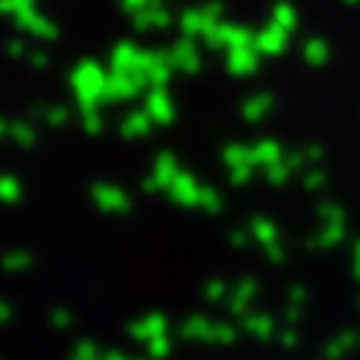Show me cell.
I'll use <instances>...</instances> for the list:
<instances>
[{
	"instance_id": "e0dca14e",
	"label": "cell",
	"mask_w": 360,
	"mask_h": 360,
	"mask_svg": "<svg viewBox=\"0 0 360 360\" xmlns=\"http://www.w3.org/2000/svg\"><path fill=\"white\" fill-rule=\"evenodd\" d=\"M290 176H292V167L284 159L278 165H269L266 167V182L269 185H284V182H290Z\"/></svg>"
},
{
	"instance_id": "d590c367",
	"label": "cell",
	"mask_w": 360,
	"mask_h": 360,
	"mask_svg": "<svg viewBox=\"0 0 360 360\" xmlns=\"http://www.w3.org/2000/svg\"><path fill=\"white\" fill-rule=\"evenodd\" d=\"M352 258H354V278H360V241L354 244V255Z\"/></svg>"
},
{
	"instance_id": "5b68a950",
	"label": "cell",
	"mask_w": 360,
	"mask_h": 360,
	"mask_svg": "<svg viewBox=\"0 0 360 360\" xmlns=\"http://www.w3.org/2000/svg\"><path fill=\"white\" fill-rule=\"evenodd\" d=\"M241 326L250 335H255L258 340H269V338H273V332H276V321L269 315H264V312H247L241 318Z\"/></svg>"
},
{
	"instance_id": "8fae6325",
	"label": "cell",
	"mask_w": 360,
	"mask_h": 360,
	"mask_svg": "<svg viewBox=\"0 0 360 360\" xmlns=\"http://www.w3.org/2000/svg\"><path fill=\"white\" fill-rule=\"evenodd\" d=\"M354 343H357V332H340L326 343V357L329 360H340L349 349H354Z\"/></svg>"
},
{
	"instance_id": "2e32d148",
	"label": "cell",
	"mask_w": 360,
	"mask_h": 360,
	"mask_svg": "<svg viewBox=\"0 0 360 360\" xmlns=\"http://www.w3.org/2000/svg\"><path fill=\"white\" fill-rule=\"evenodd\" d=\"M318 216H321L326 224H343V219H346L343 207L335 205V202H321V205H318Z\"/></svg>"
},
{
	"instance_id": "e575fe53",
	"label": "cell",
	"mask_w": 360,
	"mask_h": 360,
	"mask_svg": "<svg viewBox=\"0 0 360 360\" xmlns=\"http://www.w3.org/2000/svg\"><path fill=\"white\" fill-rule=\"evenodd\" d=\"M287 321H290V323L301 321V307H292V304H290V307H287Z\"/></svg>"
},
{
	"instance_id": "4fadbf2b",
	"label": "cell",
	"mask_w": 360,
	"mask_h": 360,
	"mask_svg": "<svg viewBox=\"0 0 360 360\" xmlns=\"http://www.w3.org/2000/svg\"><path fill=\"white\" fill-rule=\"evenodd\" d=\"M224 162L233 167H241V165H252V148H241V145H230L224 150Z\"/></svg>"
},
{
	"instance_id": "1f68e13d",
	"label": "cell",
	"mask_w": 360,
	"mask_h": 360,
	"mask_svg": "<svg viewBox=\"0 0 360 360\" xmlns=\"http://www.w3.org/2000/svg\"><path fill=\"white\" fill-rule=\"evenodd\" d=\"M142 191H145V193H159L162 188H159V182H156L153 176H145V182H142Z\"/></svg>"
},
{
	"instance_id": "603a6c76",
	"label": "cell",
	"mask_w": 360,
	"mask_h": 360,
	"mask_svg": "<svg viewBox=\"0 0 360 360\" xmlns=\"http://www.w3.org/2000/svg\"><path fill=\"white\" fill-rule=\"evenodd\" d=\"M326 185V173L323 170H309L307 176H304V188L307 191H321Z\"/></svg>"
},
{
	"instance_id": "cb8c5ba5",
	"label": "cell",
	"mask_w": 360,
	"mask_h": 360,
	"mask_svg": "<svg viewBox=\"0 0 360 360\" xmlns=\"http://www.w3.org/2000/svg\"><path fill=\"white\" fill-rule=\"evenodd\" d=\"M150 114H153L159 122H170V108H167V103L159 100V97L150 100Z\"/></svg>"
},
{
	"instance_id": "4316f807",
	"label": "cell",
	"mask_w": 360,
	"mask_h": 360,
	"mask_svg": "<svg viewBox=\"0 0 360 360\" xmlns=\"http://www.w3.org/2000/svg\"><path fill=\"white\" fill-rule=\"evenodd\" d=\"M145 128H148V122H145L142 117H131V120L125 122V136H136V134H145Z\"/></svg>"
},
{
	"instance_id": "7c38bea8",
	"label": "cell",
	"mask_w": 360,
	"mask_h": 360,
	"mask_svg": "<svg viewBox=\"0 0 360 360\" xmlns=\"http://www.w3.org/2000/svg\"><path fill=\"white\" fill-rule=\"evenodd\" d=\"M0 199H4L6 205H15L23 199V185L18 182L15 176H4L0 179Z\"/></svg>"
},
{
	"instance_id": "52a82bcc",
	"label": "cell",
	"mask_w": 360,
	"mask_h": 360,
	"mask_svg": "<svg viewBox=\"0 0 360 360\" xmlns=\"http://www.w3.org/2000/svg\"><path fill=\"white\" fill-rule=\"evenodd\" d=\"M210 335H213V323L205 315H191L182 323V338L185 340H210Z\"/></svg>"
},
{
	"instance_id": "7402d4cb",
	"label": "cell",
	"mask_w": 360,
	"mask_h": 360,
	"mask_svg": "<svg viewBox=\"0 0 360 360\" xmlns=\"http://www.w3.org/2000/svg\"><path fill=\"white\" fill-rule=\"evenodd\" d=\"M250 179H252V165H241V167H233V170H230V182H233L236 188L247 185Z\"/></svg>"
},
{
	"instance_id": "30bf717a",
	"label": "cell",
	"mask_w": 360,
	"mask_h": 360,
	"mask_svg": "<svg viewBox=\"0 0 360 360\" xmlns=\"http://www.w3.org/2000/svg\"><path fill=\"white\" fill-rule=\"evenodd\" d=\"M343 238H346V227H343V224H323V230L309 238V247H312V250H315V247H335V244H340Z\"/></svg>"
},
{
	"instance_id": "836d02e7",
	"label": "cell",
	"mask_w": 360,
	"mask_h": 360,
	"mask_svg": "<svg viewBox=\"0 0 360 360\" xmlns=\"http://www.w3.org/2000/svg\"><path fill=\"white\" fill-rule=\"evenodd\" d=\"M284 162H287V165L292 167V173H295V170L301 167V162H304V156H298V153H290V156H284Z\"/></svg>"
},
{
	"instance_id": "ba28073f",
	"label": "cell",
	"mask_w": 360,
	"mask_h": 360,
	"mask_svg": "<svg viewBox=\"0 0 360 360\" xmlns=\"http://www.w3.org/2000/svg\"><path fill=\"white\" fill-rule=\"evenodd\" d=\"M284 156H281V148L276 145V142H258L255 148H252V165H261L264 170L269 167V165H278Z\"/></svg>"
},
{
	"instance_id": "6da1fadb",
	"label": "cell",
	"mask_w": 360,
	"mask_h": 360,
	"mask_svg": "<svg viewBox=\"0 0 360 360\" xmlns=\"http://www.w3.org/2000/svg\"><path fill=\"white\" fill-rule=\"evenodd\" d=\"M91 199H94V205L103 210V213H128L131 210V199H128V193L122 191V188H117V185H105V182H97V185H91Z\"/></svg>"
},
{
	"instance_id": "f546056e",
	"label": "cell",
	"mask_w": 360,
	"mask_h": 360,
	"mask_svg": "<svg viewBox=\"0 0 360 360\" xmlns=\"http://www.w3.org/2000/svg\"><path fill=\"white\" fill-rule=\"evenodd\" d=\"M278 340H281L284 349H295V346H298V332H295V329H284Z\"/></svg>"
},
{
	"instance_id": "4dcf8cb0",
	"label": "cell",
	"mask_w": 360,
	"mask_h": 360,
	"mask_svg": "<svg viewBox=\"0 0 360 360\" xmlns=\"http://www.w3.org/2000/svg\"><path fill=\"white\" fill-rule=\"evenodd\" d=\"M15 136H18V142H20V145H32V142H34V134H32L29 128H18V131H15Z\"/></svg>"
},
{
	"instance_id": "ffe728a7",
	"label": "cell",
	"mask_w": 360,
	"mask_h": 360,
	"mask_svg": "<svg viewBox=\"0 0 360 360\" xmlns=\"http://www.w3.org/2000/svg\"><path fill=\"white\" fill-rule=\"evenodd\" d=\"M68 360H100L97 343H91V340H79V343L74 346V352H71Z\"/></svg>"
},
{
	"instance_id": "60d3db41",
	"label": "cell",
	"mask_w": 360,
	"mask_h": 360,
	"mask_svg": "<svg viewBox=\"0 0 360 360\" xmlns=\"http://www.w3.org/2000/svg\"><path fill=\"white\" fill-rule=\"evenodd\" d=\"M100 360H103V357H100Z\"/></svg>"
},
{
	"instance_id": "8d00e7d4",
	"label": "cell",
	"mask_w": 360,
	"mask_h": 360,
	"mask_svg": "<svg viewBox=\"0 0 360 360\" xmlns=\"http://www.w3.org/2000/svg\"><path fill=\"white\" fill-rule=\"evenodd\" d=\"M9 318H12V307L4 304V307H0V321H9Z\"/></svg>"
},
{
	"instance_id": "74e56055",
	"label": "cell",
	"mask_w": 360,
	"mask_h": 360,
	"mask_svg": "<svg viewBox=\"0 0 360 360\" xmlns=\"http://www.w3.org/2000/svg\"><path fill=\"white\" fill-rule=\"evenodd\" d=\"M103 360H128L122 352H108V354H103Z\"/></svg>"
},
{
	"instance_id": "d6a6232c",
	"label": "cell",
	"mask_w": 360,
	"mask_h": 360,
	"mask_svg": "<svg viewBox=\"0 0 360 360\" xmlns=\"http://www.w3.org/2000/svg\"><path fill=\"white\" fill-rule=\"evenodd\" d=\"M264 114V103H255V105H247V117L250 120H258Z\"/></svg>"
},
{
	"instance_id": "9c48e42d",
	"label": "cell",
	"mask_w": 360,
	"mask_h": 360,
	"mask_svg": "<svg viewBox=\"0 0 360 360\" xmlns=\"http://www.w3.org/2000/svg\"><path fill=\"white\" fill-rule=\"evenodd\" d=\"M250 233H252V238H255L261 247H266V244H276V241H278V227H276L273 221H269V219H264V216L252 219Z\"/></svg>"
},
{
	"instance_id": "ac0fdd59",
	"label": "cell",
	"mask_w": 360,
	"mask_h": 360,
	"mask_svg": "<svg viewBox=\"0 0 360 360\" xmlns=\"http://www.w3.org/2000/svg\"><path fill=\"white\" fill-rule=\"evenodd\" d=\"M202 292H205V298H207V301L219 304V301L230 298V292H233V290H227V284H224L221 278H213V281H207V284H205V290H202Z\"/></svg>"
},
{
	"instance_id": "8992f818",
	"label": "cell",
	"mask_w": 360,
	"mask_h": 360,
	"mask_svg": "<svg viewBox=\"0 0 360 360\" xmlns=\"http://www.w3.org/2000/svg\"><path fill=\"white\" fill-rule=\"evenodd\" d=\"M179 173H182V170H179L176 159H173L170 153H159V159H156V165H153V173H150V176L159 182V188H162V191H167Z\"/></svg>"
},
{
	"instance_id": "83f0119b",
	"label": "cell",
	"mask_w": 360,
	"mask_h": 360,
	"mask_svg": "<svg viewBox=\"0 0 360 360\" xmlns=\"http://www.w3.org/2000/svg\"><path fill=\"white\" fill-rule=\"evenodd\" d=\"M250 236H252L250 230H233V233H230V244L241 250V247H247V244H250Z\"/></svg>"
},
{
	"instance_id": "f1b7e54d",
	"label": "cell",
	"mask_w": 360,
	"mask_h": 360,
	"mask_svg": "<svg viewBox=\"0 0 360 360\" xmlns=\"http://www.w3.org/2000/svg\"><path fill=\"white\" fill-rule=\"evenodd\" d=\"M304 301H307V287H301V284L290 287V304H292V307H301Z\"/></svg>"
},
{
	"instance_id": "44dd1931",
	"label": "cell",
	"mask_w": 360,
	"mask_h": 360,
	"mask_svg": "<svg viewBox=\"0 0 360 360\" xmlns=\"http://www.w3.org/2000/svg\"><path fill=\"white\" fill-rule=\"evenodd\" d=\"M238 338L236 326L230 323H213V335H210V343H233Z\"/></svg>"
},
{
	"instance_id": "9a60e30c",
	"label": "cell",
	"mask_w": 360,
	"mask_h": 360,
	"mask_svg": "<svg viewBox=\"0 0 360 360\" xmlns=\"http://www.w3.org/2000/svg\"><path fill=\"white\" fill-rule=\"evenodd\" d=\"M199 207L205 210V213H221V207H224V202H221V196H219V191H213V188H202V199H199Z\"/></svg>"
},
{
	"instance_id": "d6986e66",
	"label": "cell",
	"mask_w": 360,
	"mask_h": 360,
	"mask_svg": "<svg viewBox=\"0 0 360 360\" xmlns=\"http://www.w3.org/2000/svg\"><path fill=\"white\" fill-rule=\"evenodd\" d=\"M167 354H170V338H167V335L148 340V357H150V360H165Z\"/></svg>"
},
{
	"instance_id": "d4e9b609",
	"label": "cell",
	"mask_w": 360,
	"mask_h": 360,
	"mask_svg": "<svg viewBox=\"0 0 360 360\" xmlns=\"http://www.w3.org/2000/svg\"><path fill=\"white\" fill-rule=\"evenodd\" d=\"M71 321H74V318H71V312H68V309H63V307L51 312V323H54L57 329H68V326H71Z\"/></svg>"
},
{
	"instance_id": "7a4b0ae2",
	"label": "cell",
	"mask_w": 360,
	"mask_h": 360,
	"mask_svg": "<svg viewBox=\"0 0 360 360\" xmlns=\"http://www.w3.org/2000/svg\"><path fill=\"white\" fill-rule=\"evenodd\" d=\"M173 205H182V207H199V199H202V185L196 182V176L191 173H179L173 179V185L167 188Z\"/></svg>"
},
{
	"instance_id": "ab89813d",
	"label": "cell",
	"mask_w": 360,
	"mask_h": 360,
	"mask_svg": "<svg viewBox=\"0 0 360 360\" xmlns=\"http://www.w3.org/2000/svg\"><path fill=\"white\" fill-rule=\"evenodd\" d=\"M85 128H88V134H97L100 122H97V120H88V122H85Z\"/></svg>"
},
{
	"instance_id": "5bb4252c",
	"label": "cell",
	"mask_w": 360,
	"mask_h": 360,
	"mask_svg": "<svg viewBox=\"0 0 360 360\" xmlns=\"http://www.w3.org/2000/svg\"><path fill=\"white\" fill-rule=\"evenodd\" d=\"M4 266L9 269V273H23V269L32 266V255H29L26 250H15V252H9V255L4 258Z\"/></svg>"
},
{
	"instance_id": "f35d334b",
	"label": "cell",
	"mask_w": 360,
	"mask_h": 360,
	"mask_svg": "<svg viewBox=\"0 0 360 360\" xmlns=\"http://www.w3.org/2000/svg\"><path fill=\"white\" fill-rule=\"evenodd\" d=\"M321 156H323L321 148H309V150H307V159H321Z\"/></svg>"
},
{
	"instance_id": "277c9868",
	"label": "cell",
	"mask_w": 360,
	"mask_h": 360,
	"mask_svg": "<svg viewBox=\"0 0 360 360\" xmlns=\"http://www.w3.org/2000/svg\"><path fill=\"white\" fill-rule=\"evenodd\" d=\"M255 292H258V284H255L252 278L238 281V287H236V290L230 292V298H227L230 312H233V315H238V318H244V315L250 312V301L255 298Z\"/></svg>"
},
{
	"instance_id": "484cf974",
	"label": "cell",
	"mask_w": 360,
	"mask_h": 360,
	"mask_svg": "<svg viewBox=\"0 0 360 360\" xmlns=\"http://www.w3.org/2000/svg\"><path fill=\"white\" fill-rule=\"evenodd\" d=\"M264 252H266V258L273 261V264H284V258H287V252H284V247H281L278 241H276V244H266Z\"/></svg>"
},
{
	"instance_id": "3957f363",
	"label": "cell",
	"mask_w": 360,
	"mask_h": 360,
	"mask_svg": "<svg viewBox=\"0 0 360 360\" xmlns=\"http://www.w3.org/2000/svg\"><path fill=\"white\" fill-rule=\"evenodd\" d=\"M128 335L134 340H145V343L153 340V338H162V335H167V318L162 312H150L142 321H131L128 323Z\"/></svg>"
}]
</instances>
